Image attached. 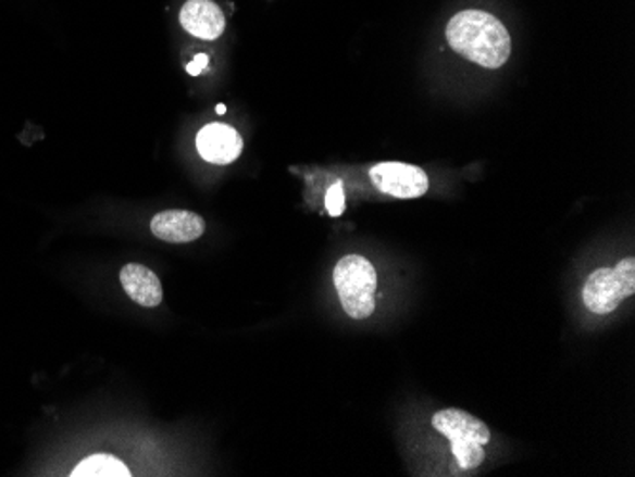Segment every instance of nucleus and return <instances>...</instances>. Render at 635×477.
<instances>
[{"instance_id":"obj_10","label":"nucleus","mask_w":635,"mask_h":477,"mask_svg":"<svg viewBox=\"0 0 635 477\" xmlns=\"http://www.w3.org/2000/svg\"><path fill=\"white\" fill-rule=\"evenodd\" d=\"M73 477H129L128 466L111 455H94L76 466Z\"/></svg>"},{"instance_id":"obj_1","label":"nucleus","mask_w":635,"mask_h":477,"mask_svg":"<svg viewBox=\"0 0 635 477\" xmlns=\"http://www.w3.org/2000/svg\"><path fill=\"white\" fill-rule=\"evenodd\" d=\"M446 37L455 52L482 67H502L512 52L507 27L482 10H464L451 17Z\"/></svg>"},{"instance_id":"obj_3","label":"nucleus","mask_w":635,"mask_h":477,"mask_svg":"<svg viewBox=\"0 0 635 477\" xmlns=\"http://www.w3.org/2000/svg\"><path fill=\"white\" fill-rule=\"evenodd\" d=\"M335 289L340 304L350 318H370L375 311L377 271L362 255H347L340 259L333 271Z\"/></svg>"},{"instance_id":"obj_7","label":"nucleus","mask_w":635,"mask_h":477,"mask_svg":"<svg viewBox=\"0 0 635 477\" xmlns=\"http://www.w3.org/2000/svg\"><path fill=\"white\" fill-rule=\"evenodd\" d=\"M152 235L167 243H189L204 235L206 223L198 213L170 210L154 215L151 221Z\"/></svg>"},{"instance_id":"obj_13","label":"nucleus","mask_w":635,"mask_h":477,"mask_svg":"<svg viewBox=\"0 0 635 477\" xmlns=\"http://www.w3.org/2000/svg\"><path fill=\"white\" fill-rule=\"evenodd\" d=\"M217 114H225V105H217Z\"/></svg>"},{"instance_id":"obj_11","label":"nucleus","mask_w":635,"mask_h":477,"mask_svg":"<svg viewBox=\"0 0 635 477\" xmlns=\"http://www.w3.org/2000/svg\"><path fill=\"white\" fill-rule=\"evenodd\" d=\"M325 210L332 217H340L345 212V190H343V183L337 181L329 187L327 194H325Z\"/></svg>"},{"instance_id":"obj_12","label":"nucleus","mask_w":635,"mask_h":477,"mask_svg":"<svg viewBox=\"0 0 635 477\" xmlns=\"http://www.w3.org/2000/svg\"><path fill=\"white\" fill-rule=\"evenodd\" d=\"M206 65H208V55L200 53V55H197V58L192 60V63L187 65V73H189V75H198V73L204 71Z\"/></svg>"},{"instance_id":"obj_5","label":"nucleus","mask_w":635,"mask_h":477,"mask_svg":"<svg viewBox=\"0 0 635 477\" xmlns=\"http://www.w3.org/2000/svg\"><path fill=\"white\" fill-rule=\"evenodd\" d=\"M370 175L381 192L400 200L423 197L431 187L424 170L403 162H383L371 167Z\"/></svg>"},{"instance_id":"obj_4","label":"nucleus","mask_w":635,"mask_h":477,"mask_svg":"<svg viewBox=\"0 0 635 477\" xmlns=\"http://www.w3.org/2000/svg\"><path fill=\"white\" fill-rule=\"evenodd\" d=\"M635 293V259H622L614 268H598L584 284L583 301L588 311L606 316Z\"/></svg>"},{"instance_id":"obj_2","label":"nucleus","mask_w":635,"mask_h":477,"mask_svg":"<svg viewBox=\"0 0 635 477\" xmlns=\"http://www.w3.org/2000/svg\"><path fill=\"white\" fill-rule=\"evenodd\" d=\"M432 426L451 441V451L462 470H474L484 464V445L491 441V430L480 418L451 407L434 413Z\"/></svg>"},{"instance_id":"obj_6","label":"nucleus","mask_w":635,"mask_h":477,"mask_svg":"<svg viewBox=\"0 0 635 477\" xmlns=\"http://www.w3.org/2000/svg\"><path fill=\"white\" fill-rule=\"evenodd\" d=\"M198 152L202 159L227 166L242 154L244 139L235 128L228 124H208L198 131Z\"/></svg>"},{"instance_id":"obj_9","label":"nucleus","mask_w":635,"mask_h":477,"mask_svg":"<svg viewBox=\"0 0 635 477\" xmlns=\"http://www.w3.org/2000/svg\"><path fill=\"white\" fill-rule=\"evenodd\" d=\"M121 281L122 288L128 293L129 299L139 306L154 309L162 303V297H164L162 284L151 268L129 263L122 268Z\"/></svg>"},{"instance_id":"obj_8","label":"nucleus","mask_w":635,"mask_h":477,"mask_svg":"<svg viewBox=\"0 0 635 477\" xmlns=\"http://www.w3.org/2000/svg\"><path fill=\"white\" fill-rule=\"evenodd\" d=\"M182 25L202 40H215L225 30V15L212 0H189L179 14Z\"/></svg>"}]
</instances>
